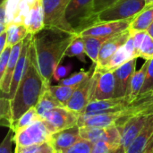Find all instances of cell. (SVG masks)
Wrapping results in <instances>:
<instances>
[{"label":"cell","instance_id":"cell-1","mask_svg":"<svg viewBox=\"0 0 153 153\" xmlns=\"http://www.w3.org/2000/svg\"><path fill=\"white\" fill-rule=\"evenodd\" d=\"M77 35L51 28H44L34 35L33 43L39 68L48 86L51 85L56 68L65 56L68 47Z\"/></svg>","mask_w":153,"mask_h":153},{"label":"cell","instance_id":"cell-2","mask_svg":"<svg viewBox=\"0 0 153 153\" xmlns=\"http://www.w3.org/2000/svg\"><path fill=\"white\" fill-rule=\"evenodd\" d=\"M48 86L45 83L39 68L36 50L32 41L25 73L13 98L10 100L13 124L22 114L37 105L43 91Z\"/></svg>","mask_w":153,"mask_h":153},{"label":"cell","instance_id":"cell-3","mask_svg":"<svg viewBox=\"0 0 153 153\" xmlns=\"http://www.w3.org/2000/svg\"><path fill=\"white\" fill-rule=\"evenodd\" d=\"M66 20L78 34L100 22L95 0H71L66 10Z\"/></svg>","mask_w":153,"mask_h":153},{"label":"cell","instance_id":"cell-4","mask_svg":"<svg viewBox=\"0 0 153 153\" xmlns=\"http://www.w3.org/2000/svg\"><path fill=\"white\" fill-rule=\"evenodd\" d=\"M146 7L145 0H117L98 13L100 22L122 21L134 18Z\"/></svg>","mask_w":153,"mask_h":153},{"label":"cell","instance_id":"cell-5","mask_svg":"<svg viewBox=\"0 0 153 153\" xmlns=\"http://www.w3.org/2000/svg\"><path fill=\"white\" fill-rule=\"evenodd\" d=\"M42 2L45 13V28L76 33L66 20V10L71 0H42Z\"/></svg>","mask_w":153,"mask_h":153},{"label":"cell","instance_id":"cell-6","mask_svg":"<svg viewBox=\"0 0 153 153\" xmlns=\"http://www.w3.org/2000/svg\"><path fill=\"white\" fill-rule=\"evenodd\" d=\"M13 134V143L17 147L39 145L48 143L53 134L47 122L41 118L31 126Z\"/></svg>","mask_w":153,"mask_h":153},{"label":"cell","instance_id":"cell-7","mask_svg":"<svg viewBox=\"0 0 153 153\" xmlns=\"http://www.w3.org/2000/svg\"><path fill=\"white\" fill-rule=\"evenodd\" d=\"M30 5L25 0H3L0 6V32L10 24H24Z\"/></svg>","mask_w":153,"mask_h":153},{"label":"cell","instance_id":"cell-8","mask_svg":"<svg viewBox=\"0 0 153 153\" xmlns=\"http://www.w3.org/2000/svg\"><path fill=\"white\" fill-rule=\"evenodd\" d=\"M133 105L124 110L117 112H104L95 114H81L78 118V126H90L108 128L118 126L124 117L133 116Z\"/></svg>","mask_w":153,"mask_h":153},{"label":"cell","instance_id":"cell-9","mask_svg":"<svg viewBox=\"0 0 153 153\" xmlns=\"http://www.w3.org/2000/svg\"><path fill=\"white\" fill-rule=\"evenodd\" d=\"M79 116L80 114L65 107H57L45 112L40 118L47 122L54 134L56 132L77 126Z\"/></svg>","mask_w":153,"mask_h":153},{"label":"cell","instance_id":"cell-10","mask_svg":"<svg viewBox=\"0 0 153 153\" xmlns=\"http://www.w3.org/2000/svg\"><path fill=\"white\" fill-rule=\"evenodd\" d=\"M90 102L116 98V78L111 71H93Z\"/></svg>","mask_w":153,"mask_h":153},{"label":"cell","instance_id":"cell-11","mask_svg":"<svg viewBox=\"0 0 153 153\" xmlns=\"http://www.w3.org/2000/svg\"><path fill=\"white\" fill-rule=\"evenodd\" d=\"M151 115L134 114L127 117L123 124L118 126L121 131V149L123 152H126L132 143L139 135L149 120Z\"/></svg>","mask_w":153,"mask_h":153},{"label":"cell","instance_id":"cell-12","mask_svg":"<svg viewBox=\"0 0 153 153\" xmlns=\"http://www.w3.org/2000/svg\"><path fill=\"white\" fill-rule=\"evenodd\" d=\"M79 133L82 139L92 143L105 141L121 148V131L117 126L108 128L79 126Z\"/></svg>","mask_w":153,"mask_h":153},{"label":"cell","instance_id":"cell-13","mask_svg":"<svg viewBox=\"0 0 153 153\" xmlns=\"http://www.w3.org/2000/svg\"><path fill=\"white\" fill-rule=\"evenodd\" d=\"M129 36H130V30L128 29L121 33L110 37L103 44L100 51L98 62L94 65V70L95 71L103 70L106 65L108 64V62L110 60V58L115 55V53L126 44Z\"/></svg>","mask_w":153,"mask_h":153},{"label":"cell","instance_id":"cell-14","mask_svg":"<svg viewBox=\"0 0 153 153\" xmlns=\"http://www.w3.org/2000/svg\"><path fill=\"white\" fill-rule=\"evenodd\" d=\"M134 18L113 21V22H100L80 33L81 36H93V37H111L121 33L129 29Z\"/></svg>","mask_w":153,"mask_h":153},{"label":"cell","instance_id":"cell-15","mask_svg":"<svg viewBox=\"0 0 153 153\" xmlns=\"http://www.w3.org/2000/svg\"><path fill=\"white\" fill-rule=\"evenodd\" d=\"M136 63L137 58H133L113 71L116 78V98L128 96L131 80L136 71Z\"/></svg>","mask_w":153,"mask_h":153},{"label":"cell","instance_id":"cell-16","mask_svg":"<svg viewBox=\"0 0 153 153\" xmlns=\"http://www.w3.org/2000/svg\"><path fill=\"white\" fill-rule=\"evenodd\" d=\"M93 74V72H92ZM92 74L80 85H78L74 91L72 97L68 100L65 108L74 111L78 114H82L85 108L90 103L91 94V89H92Z\"/></svg>","mask_w":153,"mask_h":153},{"label":"cell","instance_id":"cell-17","mask_svg":"<svg viewBox=\"0 0 153 153\" xmlns=\"http://www.w3.org/2000/svg\"><path fill=\"white\" fill-rule=\"evenodd\" d=\"M133 104L130 103L128 97L113 98L108 100H95L88 104L82 114H95L104 112H117L124 110Z\"/></svg>","mask_w":153,"mask_h":153},{"label":"cell","instance_id":"cell-18","mask_svg":"<svg viewBox=\"0 0 153 153\" xmlns=\"http://www.w3.org/2000/svg\"><path fill=\"white\" fill-rule=\"evenodd\" d=\"M82 139L79 133V126L65 129L52 134L50 141L48 142L56 153L65 152L77 142Z\"/></svg>","mask_w":153,"mask_h":153},{"label":"cell","instance_id":"cell-19","mask_svg":"<svg viewBox=\"0 0 153 153\" xmlns=\"http://www.w3.org/2000/svg\"><path fill=\"white\" fill-rule=\"evenodd\" d=\"M126 153H153V114Z\"/></svg>","mask_w":153,"mask_h":153},{"label":"cell","instance_id":"cell-20","mask_svg":"<svg viewBox=\"0 0 153 153\" xmlns=\"http://www.w3.org/2000/svg\"><path fill=\"white\" fill-rule=\"evenodd\" d=\"M22 45H23V40L12 47V51H11L10 58H9L5 72L0 79V90L2 92V96L4 97H6L9 94L13 75L14 69L16 67V65L18 63V60L21 55Z\"/></svg>","mask_w":153,"mask_h":153},{"label":"cell","instance_id":"cell-21","mask_svg":"<svg viewBox=\"0 0 153 153\" xmlns=\"http://www.w3.org/2000/svg\"><path fill=\"white\" fill-rule=\"evenodd\" d=\"M24 25L30 34L36 35L45 28V13L42 0H39L30 9Z\"/></svg>","mask_w":153,"mask_h":153},{"label":"cell","instance_id":"cell-22","mask_svg":"<svg viewBox=\"0 0 153 153\" xmlns=\"http://www.w3.org/2000/svg\"><path fill=\"white\" fill-rule=\"evenodd\" d=\"M148 65H149V60H147L138 71H135V73L131 80L129 93L127 96L131 104H133L139 98V96L141 94L143 86L145 79H146Z\"/></svg>","mask_w":153,"mask_h":153},{"label":"cell","instance_id":"cell-23","mask_svg":"<svg viewBox=\"0 0 153 153\" xmlns=\"http://www.w3.org/2000/svg\"><path fill=\"white\" fill-rule=\"evenodd\" d=\"M82 37L84 41L86 55L95 65L98 62L99 54L103 44L110 37H93V36H82Z\"/></svg>","mask_w":153,"mask_h":153},{"label":"cell","instance_id":"cell-24","mask_svg":"<svg viewBox=\"0 0 153 153\" xmlns=\"http://www.w3.org/2000/svg\"><path fill=\"white\" fill-rule=\"evenodd\" d=\"M153 23V5L146 6L132 21L129 30L133 31H147Z\"/></svg>","mask_w":153,"mask_h":153},{"label":"cell","instance_id":"cell-25","mask_svg":"<svg viewBox=\"0 0 153 153\" xmlns=\"http://www.w3.org/2000/svg\"><path fill=\"white\" fill-rule=\"evenodd\" d=\"M48 87H47L43 91V92H42V94H41V96H40V98H39L38 103H37V105L35 106V108H36V109H37L39 117H41L45 112H47L49 109H52V108H57V107H64L53 96V94L49 91Z\"/></svg>","mask_w":153,"mask_h":153},{"label":"cell","instance_id":"cell-26","mask_svg":"<svg viewBox=\"0 0 153 153\" xmlns=\"http://www.w3.org/2000/svg\"><path fill=\"white\" fill-rule=\"evenodd\" d=\"M40 119V117L35 107L33 108H30L29 110H27L24 114H22L19 119H17L13 127H12V131L13 133H16V132H19L30 126H31L32 124H34L35 122L39 121Z\"/></svg>","mask_w":153,"mask_h":153},{"label":"cell","instance_id":"cell-27","mask_svg":"<svg viewBox=\"0 0 153 153\" xmlns=\"http://www.w3.org/2000/svg\"><path fill=\"white\" fill-rule=\"evenodd\" d=\"M7 31V45L13 47L30 34L24 24H10L6 28Z\"/></svg>","mask_w":153,"mask_h":153},{"label":"cell","instance_id":"cell-28","mask_svg":"<svg viewBox=\"0 0 153 153\" xmlns=\"http://www.w3.org/2000/svg\"><path fill=\"white\" fill-rule=\"evenodd\" d=\"M131 59H133V58L130 56L126 46L124 45L115 53V55L110 58V60L108 62V64L106 65L104 69L101 70L100 72H103V71L113 72L117 68L120 67L121 65H123L124 64H126V62H128Z\"/></svg>","mask_w":153,"mask_h":153},{"label":"cell","instance_id":"cell-29","mask_svg":"<svg viewBox=\"0 0 153 153\" xmlns=\"http://www.w3.org/2000/svg\"><path fill=\"white\" fill-rule=\"evenodd\" d=\"M85 46H84V41L82 37L78 34L74 39L73 40V42L70 44V46L68 47L66 52H65V56L68 57H74L76 56L80 61L82 62H85Z\"/></svg>","mask_w":153,"mask_h":153},{"label":"cell","instance_id":"cell-30","mask_svg":"<svg viewBox=\"0 0 153 153\" xmlns=\"http://www.w3.org/2000/svg\"><path fill=\"white\" fill-rule=\"evenodd\" d=\"M49 91L53 94V96L64 106L65 107L68 100L72 97L74 91H75L76 87L72 86H64V85H50L48 87Z\"/></svg>","mask_w":153,"mask_h":153},{"label":"cell","instance_id":"cell-31","mask_svg":"<svg viewBox=\"0 0 153 153\" xmlns=\"http://www.w3.org/2000/svg\"><path fill=\"white\" fill-rule=\"evenodd\" d=\"M0 123L9 129H12L13 125L11 100L4 96H1L0 99Z\"/></svg>","mask_w":153,"mask_h":153},{"label":"cell","instance_id":"cell-32","mask_svg":"<svg viewBox=\"0 0 153 153\" xmlns=\"http://www.w3.org/2000/svg\"><path fill=\"white\" fill-rule=\"evenodd\" d=\"M94 71V68L89 70V71H81L78 73H75L74 74H72L71 76L65 78L63 80H61L58 84L60 85H64V86H72V87H77L78 85H80L82 82H83Z\"/></svg>","mask_w":153,"mask_h":153},{"label":"cell","instance_id":"cell-33","mask_svg":"<svg viewBox=\"0 0 153 153\" xmlns=\"http://www.w3.org/2000/svg\"><path fill=\"white\" fill-rule=\"evenodd\" d=\"M125 152L122 151L120 147H117L114 144H111L105 141H100L98 143H93L91 153H122Z\"/></svg>","mask_w":153,"mask_h":153},{"label":"cell","instance_id":"cell-34","mask_svg":"<svg viewBox=\"0 0 153 153\" xmlns=\"http://www.w3.org/2000/svg\"><path fill=\"white\" fill-rule=\"evenodd\" d=\"M138 57H142L146 61L153 58V38L148 34V32L140 48Z\"/></svg>","mask_w":153,"mask_h":153},{"label":"cell","instance_id":"cell-35","mask_svg":"<svg viewBox=\"0 0 153 153\" xmlns=\"http://www.w3.org/2000/svg\"><path fill=\"white\" fill-rule=\"evenodd\" d=\"M93 143L86 141L84 139H81L68 150L63 153H91Z\"/></svg>","mask_w":153,"mask_h":153},{"label":"cell","instance_id":"cell-36","mask_svg":"<svg viewBox=\"0 0 153 153\" xmlns=\"http://www.w3.org/2000/svg\"><path fill=\"white\" fill-rule=\"evenodd\" d=\"M152 93L153 92V58L149 60V65L147 70V75L143 86L142 91L140 95H143L146 93Z\"/></svg>","mask_w":153,"mask_h":153},{"label":"cell","instance_id":"cell-37","mask_svg":"<svg viewBox=\"0 0 153 153\" xmlns=\"http://www.w3.org/2000/svg\"><path fill=\"white\" fill-rule=\"evenodd\" d=\"M11 51H12V47L7 45L6 48L1 52L0 54V79L1 77L4 75L9 58H10V55H11Z\"/></svg>","mask_w":153,"mask_h":153},{"label":"cell","instance_id":"cell-38","mask_svg":"<svg viewBox=\"0 0 153 153\" xmlns=\"http://www.w3.org/2000/svg\"><path fill=\"white\" fill-rule=\"evenodd\" d=\"M13 132L9 129L5 137L0 144V153H12V144L13 143Z\"/></svg>","mask_w":153,"mask_h":153},{"label":"cell","instance_id":"cell-39","mask_svg":"<svg viewBox=\"0 0 153 153\" xmlns=\"http://www.w3.org/2000/svg\"><path fill=\"white\" fill-rule=\"evenodd\" d=\"M132 36H133V39H134V49L138 57V54L140 51V48L142 47V44L145 39V36L147 35V31H133L130 30Z\"/></svg>","mask_w":153,"mask_h":153},{"label":"cell","instance_id":"cell-40","mask_svg":"<svg viewBox=\"0 0 153 153\" xmlns=\"http://www.w3.org/2000/svg\"><path fill=\"white\" fill-rule=\"evenodd\" d=\"M71 68H72L71 65H59L54 72L53 80L60 82L61 80L65 79V76L69 74Z\"/></svg>","mask_w":153,"mask_h":153},{"label":"cell","instance_id":"cell-41","mask_svg":"<svg viewBox=\"0 0 153 153\" xmlns=\"http://www.w3.org/2000/svg\"><path fill=\"white\" fill-rule=\"evenodd\" d=\"M117 0H95V9L96 12L99 13L102 10L108 8L113 3H115Z\"/></svg>","mask_w":153,"mask_h":153},{"label":"cell","instance_id":"cell-42","mask_svg":"<svg viewBox=\"0 0 153 153\" xmlns=\"http://www.w3.org/2000/svg\"><path fill=\"white\" fill-rule=\"evenodd\" d=\"M39 145H32V146H26V147H17L15 146L14 153H35L41 146Z\"/></svg>","mask_w":153,"mask_h":153},{"label":"cell","instance_id":"cell-43","mask_svg":"<svg viewBox=\"0 0 153 153\" xmlns=\"http://www.w3.org/2000/svg\"><path fill=\"white\" fill-rule=\"evenodd\" d=\"M35 153H56V151L49 143H45Z\"/></svg>","mask_w":153,"mask_h":153},{"label":"cell","instance_id":"cell-44","mask_svg":"<svg viewBox=\"0 0 153 153\" xmlns=\"http://www.w3.org/2000/svg\"><path fill=\"white\" fill-rule=\"evenodd\" d=\"M7 46V31L4 30L0 32V53L6 48Z\"/></svg>","mask_w":153,"mask_h":153},{"label":"cell","instance_id":"cell-45","mask_svg":"<svg viewBox=\"0 0 153 153\" xmlns=\"http://www.w3.org/2000/svg\"><path fill=\"white\" fill-rule=\"evenodd\" d=\"M147 32H148V34H149L150 36H152L153 38V23L150 26V28L147 30Z\"/></svg>","mask_w":153,"mask_h":153},{"label":"cell","instance_id":"cell-46","mask_svg":"<svg viewBox=\"0 0 153 153\" xmlns=\"http://www.w3.org/2000/svg\"><path fill=\"white\" fill-rule=\"evenodd\" d=\"M145 3H146V6L153 5V0H145Z\"/></svg>","mask_w":153,"mask_h":153},{"label":"cell","instance_id":"cell-47","mask_svg":"<svg viewBox=\"0 0 153 153\" xmlns=\"http://www.w3.org/2000/svg\"><path fill=\"white\" fill-rule=\"evenodd\" d=\"M122 153H126V152H122Z\"/></svg>","mask_w":153,"mask_h":153},{"label":"cell","instance_id":"cell-48","mask_svg":"<svg viewBox=\"0 0 153 153\" xmlns=\"http://www.w3.org/2000/svg\"></svg>","mask_w":153,"mask_h":153}]
</instances>
